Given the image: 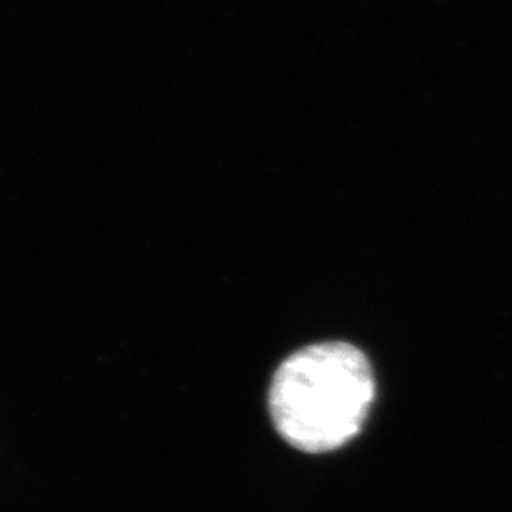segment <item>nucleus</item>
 Wrapping results in <instances>:
<instances>
[{"mask_svg":"<svg viewBox=\"0 0 512 512\" xmlns=\"http://www.w3.org/2000/svg\"><path fill=\"white\" fill-rule=\"evenodd\" d=\"M376 382L365 353L323 342L293 353L270 385V416L279 435L302 452H330L353 439L374 401Z\"/></svg>","mask_w":512,"mask_h":512,"instance_id":"1","label":"nucleus"}]
</instances>
